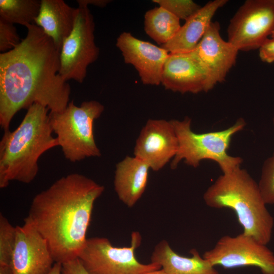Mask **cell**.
I'll list each match as a JSON object with an SVG mask.
<instances>
[{"label": "cell", "instance_id": "9a60e30c", "mask_svg": "<svg viewBox=\"0 0 274 274\" xmlns=\"http://www.w3.org/2000/svg\"><path fill=\"white\" fill-rule=\"evenodd\" d=\"M218 22H212L193 50L208 71L212 89L223 82L235 65L238 50L220 35Z\"/></svg>", "mask_w": 274, "mask_h": 274}, {"label": "cell", "instance_id": "7402d4cb", "mask_svg": "<svg viewBox=\"0 0 274 274\" xmlns=\"http://www.w3.org/2000/svg\"><path fill=\"white\" fill-rule=\"evenodd\" d=\"M16 226L0 215V265L11 266L16 244Z\"/></svg>", "mask_w": 274, "mask_h": 274}, {"label": "cell", "instance_id": "6da1fadb", "mask_svg": "<svg viewBox=\"0 0 274 274\" xmlns=\"http://www.w3.org/2000/svg\"><path fill=\"white\" fill-rule=\"evenodd\" d=\"M14 49L0 54V125L9 130L20 110L34 104L59 112L69 103L71 87L60 75V51L33 24Z\"/></svg>", "mask_w": 274, "mask_h": 274}, {"label": "cell", "instance_id": "1f68e13d", "mask_svg": "<svg viewBox=\"0 0 274 274\" xmlns=\"http://www.w3.org/2000/svg\"><path fill=\"white\" fill-rule=\"evenodd\" d=\"M270 37L274 38V29L273 30V31H272L271 33Z\"/></svg>", "mask_w": 274, "mask_h": 274}, {"label": "cell", "instance_id": "ffe728a7", "mask_svg": "<svg viewBox=\"0 0 274 274\" xmlns=\"http://www.w3.org/2000/svg\"><path fill=\"white\" fill-rule=\"evenodd\" d=\"M144 24L146 34L160 46L168 42L181 26L179 19L159 6L145 13Z\"/></svg>", "mask_w": 274, "mask_h": 274}, {"label": "cell", "instance_id": "4316f807", "mask_svg": "<svg viewBox=\"0 0 274 274\" xmlns=\"http://www.w3.org/2000/svg\"><path fill=\"white\" fill-rule=\"evenodd\" d=\"M61 274H89L77 258L62 263Z\"/></svg>", "mask_w": 274, "mask_h": 274}, {"label": "cell", "instance_id": "277c9868", "mask_svg": "<svg viewBox=\"0 0 274 274\" xmlns=\"http://www.w3.org/2000/svg\"><path fill=\"white\" fill-rule=\"evenodd\" d=\"M203 199L210 208L232 210L244 233L265 245L270 241L273 218L266 208L258 183L246 169L239 166L220 176L207 189Z\"/></svg>", "mask_w": 274, "mask_h": 274}, {"label": "cell", "instance_id": "d4e9b609", "mask_svg": "<svg viewBox=\"0 0 274 274\" xmlns=\"http://www.w3.org/2000/svg\"><path fill=\"white\" fill-rule=\"evenodd\" d=\"M21 40L14 24L0 18V51L5 53L14 49Z\"/></svg>", "mask_w": 274, "mask_h": 274}, {"label": "cell", "instance_id": "5b68a950", "mask_svg": "<svg viewBox=\"0 0 274 274\" xmlns=\"http://www.w3.org/2000/svg\"><path fill=\"white\" fill-rule=\"evenodd\" d=\"M171 121L178 140V151L170 163L172 169L176 168L181 161L196 168L205 159L216 162L223 174L241 166L243 159L229 155L227 150L233 136L246 125L243 118H239L224 130L201 133L192 131L191 120L188 117L183 120L174 119Z\"/></svg>", "mask_w": 274, "mask_h": 274}, {"label": "cell", "instance_id": "83f0119b", "mask_svg": "<svg viewBox=\"0 0 274 274\" xmlns=\"http://www.w3.org/2000/svg\"><path fill=\"white\" fill-rule=\"evenodd\" d=\"M79 7H88V5H93L95 6L104 8L106 7L111 1L109 0H78L77 1Z\"/></svg>", "mask_w": 274, "mask_h": 274}, {"label": "cell", "instance_id": "7a4b0ae2", "mask_svg": "<svg viewBox=\"0 0 274 274\" xmlns=\"http://www.w3.org/2000/svg\"><path fill=\"white\" fill-rule=\"evenodd\" d=\"M104 186L78 173L57 180L33 197L25 218L46 241L55 262L78 258Z\"/></svg>", "mask_w": 274, "mask_h": 274}, {"label": "cell", "instance_id": "e0dca14e", "mask_svg": "<svg viewBox=\"0 0 274 274\" xmlns=\"http://www.w3.org/2000/svg\"><path fill=\"white\" fill-rule=\"evenodd\" d=\"M150 169L147 163L134 156H126L116 164L114 189L128 207H132L144 193Z\"/></svg>", "mask_w": 274, "mask_h": 274}, {"label": "cell", "instance_id": "7c38bea8", "mask_svg": "<svg viewBox=\"0 0 274 274\" xmlns=\"http://www.w3.org/2000/svg\"><path fill=\"white\" fill-rule=\"evenodd\" d=\"M161 84L166 90L182 94L212 90L209 73L193 50L169 53L163 65Z\"/></svg>", "mask_w": 274, "mask_h": 274}, {"label": "cell", "instance_id": "484cf974", "mask_svg": "<svg viewBox=\"0 0 274 274\" xmlns=\"http://www.w3.org/2000/svg\"><path fill=\"white\" fill-rule=\"evenodd\" d=\"M260 59L264 62H274V38H268L259 48Z\"/></svg>", "mask_w": 274, "mask_h": 274}, {"label": "cell", "instance_id": "30bf717a", "mask_svg": "<svg viewBox=\"0 0 274 274\" xmlns=\"http://www.w3.org/2000/svg\"><path fill=\"white\" fill-rule=\"evenodd\" d=\"M203 257L214 266L225 268L253 266L262 274H274V253L253 237L243 232L221 237Z\"/></svg>", "mask_w": 274, "mask_h": 274}, {"label": "cell", "instance_id": "5bb4252c", "mask_svg": "<svg viewBox=\"0 0 274 274\" xmlns=\"http://www.w3.org/2000/svg\"><path fill=\"white\" fill-rule=\"evenodd\" d=\"M116 45L125 63L133 66L143 84L159 85L169 52L162 47L140 40L129 32H122Z\"/></svg>", "mask_w": 274, "mask_h": 274}, {"label": "cell", "instance_id": "8fae6325", "mask_svg": "<svg viewBox=\"0 0 274 274\" xmlns=\"http://www.w3.org/2000/svg\"><path fill=\"white\" fill-rule=\"evenodd\" d=\"M178 140L171 120L149 119L136 140L134 156L151 169H161L176 156Z\"/></svg>", "mask_w": 274, "mask_h": 274}, {"label": "cell", "instance_id": "4fadbf2b", "mask_svg": "<svg viewBox=\"0 0 274 274\" xmlns=\"http://www.w3.org/2000/svg\"><path fill=\"white\" fill-rule=\"evenodd\" d=\"M13 274H48L55 261L45 239L27 220L16 226Z\"/></svg>", "mask_w": 274, "mask_h": 274}, {"label": "cell", "instance_id": "52a82bcc", "mask_svg": "<svg viewBox=\"0 0 274 274\" xmlns=\"http://www.w3.org/2000/svg\"><path fill=\"white\" fill-rule=\"evenodd\" d=\"M141 242L137 231L132 233L129 247L113 246L104 237L88 238L78 258L89 274H141L160 269L157 264H144L136 258Z\"/></svg>", "mask_w": 274, "mask_h": 274}, {"label": "cell", "instance_id": "9c48e42d", "mask_svg": "<svg viewBox=\"0 0 274 274\" xmlns=\"http://www.w3.org/2000/svg\"><path fill=\"white\" fill-rule=\"evenodd\" d=\"M274 29V0H247L230 20L228 41L238 51L259 49Z\"/></svg>", "mask_w": 274, "mask_h": 274}, {"label": "cell", "instance_id": "3957f363", "mask_svg": "<svg viewBox=\"0 0 274 274\" xmlns=\"http://www.w3.org/2000/svg\"><path fill=\"white\" fill-rule=\"evenodd\" d=\"M49 110L38 104L30 106L19 125L4 131L0 141V188L10 182L28 184L36 177L41 155L59 146L53 136Z\"/></svg>", "mask_w": 274, "mask_h": 274}, {"label": "cell", "instance_id": "d6986e66", "mask_svg": "<svg viewBox=\"0 0 274 274\" xmlns=\"http://www.w3.org/2000/svg\"><path fill=\"white\" fill-rule=\"evenodd\" d=\"M190 253V257L181 256L163 239L155 247L151 261L159 265L166 274H219L215 266L197 250L192 249Z\"/></svg>", "mask_w": 274, "mask_h": 274}, {"label": "cell", "instance_id": "ac0fdd59", "mask_svg": "<svg viewBox=\"0 0 274 274\" xmlns=\"http://www.w3.org/2000/svg\"><path fill=\"white\" fill-rule=\"evenodd\" d=\"M76 9L63 0H41L34 22L53 41L60 51L63 43L74 27Z\"/></svg>", "mask_w": 274, "mask_h": 274}, {"label": "cell", "instance_id": "8992f818", "mask_svg": "<svg viewBox=\"0 0 274 274\" xmlns=\"http://www.w3.org/2000/svg\"><path fill=\"white\" fill-rule=\"evenodd\" d=\"M104 109L95 100L84 101L79 107L72 101L62 111L49 113L53 132L66 159L76 162L101 156L94 137L93 123Z\"/></svg>", "mask_w": 274, "mask_h": 274}, {"label": "cell", "instance_id": "44dd1931", "mask_svg": "<svg viewBox=\"0 0 274 274\" xmlns=\"http://www.w3.org/2000/svg\"><path fill=\"white\" fill-rule=\"evenodd\" d=\"M40 6L38 0H0V18L26 26L34 22Z\"/></svg>", "mask_w": 274, "mask_h": 274}, {"label": "cell", "instance_id": "4dcf8cb0", "mask_svg": "<svg viewBox=\"0 0 274 274\" xmlns=\"http://www.w3.org/2000/svg\"><path fill=\"white\" fill-rule=\"evenodd\" d=\"M141 274H166L164 270L160 268L158 270H155L153 271H148L146 272H144Z\"/></svg>", "mask_w": 274, "mask_h": 274}, {"label": "cell", "instance_id": "f1b7e54d", "mask_svg": "<svg viewBox=\"0 0 274 274\" xmlns=\"http://www.w3.org/2000/svg\"><path fill=\"white\" fill-rule=\"evenodd\" d=\"M61 263L55 262L48 274H61Z\"/></svg>", "mask_w": 274, "mask_h": 274}, {"label": "cell", "instance_id": "2e32d148", "mask_svg": "<svg viewBox=\"0 0 274 274\" xmlns=\"http://www.w3.org/2000/svg\"><path fill=\"white\" fill-rule=\"evenodd\" d=\"M227 2L214 0L208 2L185 21L168 42L161 47L169 53H186L194 50L212 22L216 12Z\"/></svg>", "mask_w": 274, "mask_h": 274}, {"label": "cell", "instance_id": "ba28073f", "mask_svg": "<svg viewBox=\"0 0 274 274\" xmlns=\"http://www.w3.org/2000/svg\"><path fill=\"white\" fill-rule=\"evenodd\" d=\"M95 24L88 7L76 9L74 27L60 51L59 73L65 81L82 83L88 66L98 58L99 49L94 42Z\"/></svg>", "mask_w": 274, "mask_h": 274}, {"label": "cell", "instance_id": "d6a6232c", "mask_svg": "<svg viewBox=\"0 0 274 274\" xmlns=\"http://www.w3.org/2000/svg\"><path fill=\"white\" fill-rule=\"evenodd\" d=\"M273 125H274V117H273Z\"/></svg>", "mask_w": 274, "mask_h": 274}, {"label": "cell", "instance_id": "cb8c5ba5", "mask_svg": "<svg viewBox=\"0 0 274 274\" xmlns=\"http://www.w3.org/2000/svg\"><path fill=\"white\" fill-rule=\"evenodd\" d=\"M258 184L265 204H274V153L265 160Z\"/></svg>", "mask_w": 274, "mask_h": 274}, {"label": "cell", "instance_id": "f546056e", "mask_svg": "<svg viewBox=\"0 0 274 274\" xmlns=\"http://www.w3.org/2000/svg\"><path fill=\"white\" fill-rule=\"evenodd\" d=\"M0 274H13L11 266L10 265H0Z\"/></svg>", "mask_w": 274, "mask_h": 274}, {"label": "cell", "instance_id": "603a6c76", "mask_svg": "<svg viewBox=\"0 0 274 274\" xmlns=\"http://www.w3.org/2000/svg\"><path fill=\"white\" fill-rule=\"evenodd\" d=\"M178 19L185 21L196 13L202 6L191 0H153Z\"/></svg>", "mask_w": 274, "mask_h": 274}]
</instances>
